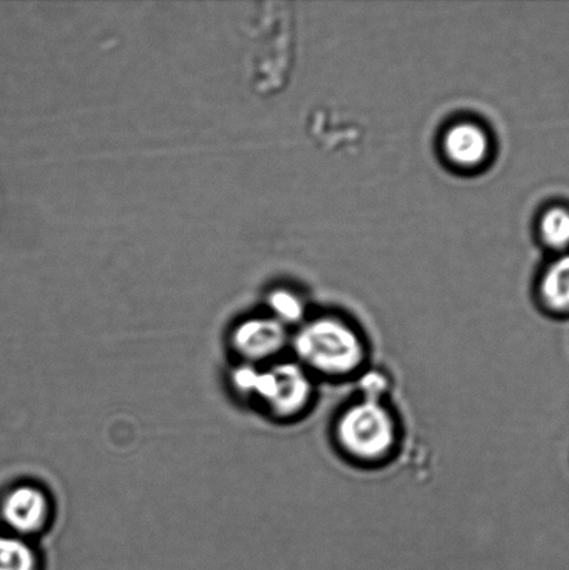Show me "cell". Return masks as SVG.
<instances>
[{"label":"cell","instance_id":"6da1fadb","mask_svg":"<svg viewBox=\"0 0 569 570\" xmlns=\"http://www.w3.org/2000/svg\"><path fill=\"white\" fill-rule=\"evenodd\" d=\"M288 355L320 384L353 383L372 363V345L353 318L312 313L292 332Z\"/></svg>","mask_w":569,"mask_h":570},{"label":"cell","instance_id":"7a4b0ae2","mask_svg":"<svg viewBox=\"0 0 569 570\" xmlns=\"http://www.w3.org/2000/svg\"><path fill=\"white\" fill-rule=\"evenodd\" d=\"M404 423L392 400L353 395L333 413L328 440L340 460L361 471L386 468L404 443Z\"/></svg>","mask_w":569,"mask_h":570},{"label":"cell","instance_id":"3957f363","mask_svg":"<svg viewBox=\"0 0 569 570\" xmlns=\"http://www.w3.org/2000/svg\"><path fill=\"white\" fill-rule=\"evenodd\" d=\"M321 384L292 356L261 366L254 404L272 421L293 424L315 410Z\"/></svg>","mask_w":569,"mask_h":570},{"label":"cell","instance_id":"277c9868","mask_svg":"<svg viewBox=\"0 0 569 570\" xmlns=\"http://www.w3.org/2000/svg\"><path fill=\"white\" fill-rule=\"evenodd\" d=\"M292 330L269 315L245 318L232 334L239 362L265 366L288 356Z\"/></svg>","mask_w":569,"mask_h":570},{"label":"cell","instance_id":"5b68a950","mask_svg":"<svg viewBox=\"0 0 569 570\" xmlns=\"http://www.w3.org/2000/svg\"><path fill=\"white\" fill-rule=\"evenodd\" d=\"M50 501L42 489L32 484H20L3 495L0 501V519L9 533L30 538L47 527Z\"/></svg>","mask_w":569,"mask_h":570},{"label":"cell","instance_id":"8992f818","mask_svg":"<svg viewBox=\"0 0 569 570\" xmlns=\"http://www.w3.org/2000/svg\"><path fill=\"white\" fill-rule=\"evenodd\" d=\"M445 159L462 170L482 167L492 153V141L482 126L472 121H461L450 126L442 142Z\"/></svg>","mask_w":569,"mask_h":570},{"label":"cell","instance_id":"52a82bcc","mask_svg":"<svg viewBox=\"0 0 569 570\" xmlns=\"http://www.w3.org/2000/svg\"><path fill=\"white\" fill-rule=\"evenodd\" d=\"M538 295L546 311L569 312V255L556 261L546 271L539 283Z\"/></svg>","mask_w":569,"mask_h":570},{"label":"cell","instance_id":"ba28073f","mask_svg":"<svg viewBox=\"0 0 569 570\" xmlns=\"http://www.w3.org/2000/svg\"><path fill=\"white\" fill-rule=\"evenodd\" d=\"M267 315L276 318L292 332L311 315L303 296L287 288L272 291L267 296Z\"/></svg>","mask_w":569,"mask_h":570},{"label":"cell","instance_id":"9c48e42d","mask_svg":"<svg viewBox=\"0 0 569 570\" xmlns=\"http://www.w3.org/2000/svg\"><path fill=\"white\" fill-rule=\"evenodd\" d=\"M0 570H39V558L30 541L0 533Z\"/></svg>","mask_w":569,"mask_h":570},{"label":"cell","instance_id":"30bf717a","mask_svg":"<svg viewBox=\"0 0 569 570\" xmlns=\"http://www.w3.org/2000/svg\"><path fill=\"white\" fill-rule=\"evenodd\" d=\"M355 395L372 400H390L393 390V377L383 367L371 363L353 382Z\"/></svg>","mask_w":569,"mask_h":570},{"label":"cell","instance_id":"8fae6325","mask_svg":"<svg viewBox=\"0 0 569 570\" xmlns=\"http://www.w3.org/2000/svg\"><path fill=\"white\" fill-rule=\"evenodd\" d=\"M540 236L550 248L562 249L569 245V212L553 208L546 212L540 220Z\"/></svg>","mask_w":569,"mask_h":570},{"label":"cell","instance_id":"7c38bea8","mask_svg":"<svg viewBox=\"0 0 569 570\" xmlns=\"http://www.w3.org/2000/svg\"><path fill=\"white\" fill-rule=\"evenodd\" d=\"M259 372L261 366L239 362L238 365L233 368L230 376L232 387L236 391V394L253 402Z\"/></svg>","mask_w":569,"mask_h":570}]
</instances>
